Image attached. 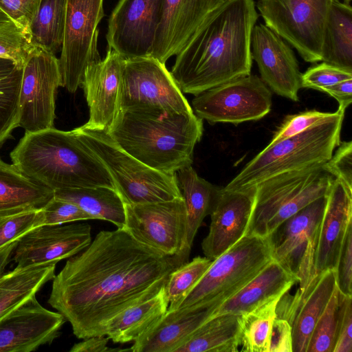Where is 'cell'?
Listing matches in <instances>:
<instances>
[{
	"mask_svg": "<svg viewBox=\"0 0 352 352\" xmlns=\"http://www.w3.org/2000/svg\"><path fill=\"white\" fill-rule=\"evenodd\" d=\"M188 257L163 255L124 228L102 230L55 275L47 302L77 338L104 336L116 317L156 295Z\"/></svg>",
	"mask_w": 352,
	"mask_h": 352,
	"instance_id": "obj_1",
	"label": "cell"
},
{
	"mask_svg": "<svg viewBox=\"0 0 352 352\" xmlns=\"http://www.w3.org/2000/svg\"><path fill=\"white\" fill-rule=\"evenodd\" d=\"M254 0H224L176 55L170 72L180 90L195 96L250 74Z\"/></svg>",
	"mask_w": 352,
	"mask_h": 352,
	"instance_id": "obj_2",
	"label": "cell"
},
{
	"mask_svg": "<svg viewBox=\"0 0 352 352\" xmlns=\"http://www.w3.org/2000/svg\"><path fill=\"white\" fill-rule=\"evenodd\" d=\"M203 120L194 111L157 107L120 109L107 132L126 153L160 172L175 173L192 165Z\"/></svg>",
	"mask_w": 352,
	"mask_h": 352,
	"instance_id": "obj_3",
	"label": "cell"
},
{
	"mask_svg": "<svg viewBox=\"0 0 352 352\" xmlns=\"http://www.w3.org/2000/svg\"><path fill=\"white\" fill-rule=\"evenodd\" d=\"M10 156L23 174L54 191L99 186L116 189L105 165L73 130L25 133Z\"/></svg>",
	"mask_w": 352,
	"mask_h": 352,
	"instance_id": "obj_4",
	"label": "cell"
},
{
	"mask_svg": "<svg viewBox=\"0 0 352 352\" xmlns=\"http://www.w3.org/2000/svg\"><path fill=\"white\" fill-rule=\"evenodd\" d=\"M344 115L338 109L333 118L267 145L223 188H248L282 173L325 164L341 142Z\"/></svg>",
	"mask_w": 352,
	"mask_h": 352,
	"instance_id": "obj_5",
	"label": "cell"
},
{
	"mask_svg": "<svg viewBox=\"0 0 352 352\" xmlns=\"http://www.w3.org/2000/svg\"><path fill=\"white\" fill-rule=\"evenodd\" d=\"M272 259L270 236L244 235L212 260L176 310L216 308L240 291Z\"/></svg>",
	"mask_w": 352,
	"mask_h": 352,
	"instance_id": "obj_6",
	"label": "cell"
},
{
	"mask_svg": "<svg viewBox=\"0 0 352 352\" xmlns=\"http://www.w3.org/2000/svg\"><path fill=\"white\" fill-rule=\"evenodd\" d=\"M334 179L320 164L282 173L261 182L256 186L245 235L270 236L289 217L326 195Z\"/></svg>",
	"mask_w": 352,
	"mask_h": 352,
	"instance_id": "obj_7",
	"label": "cell"
},
{
	"mask_svg": "<svg viewBox=\"0 0 352 352\" xmlns=\"http://www.w3.org/2000/svg\"><path fill=\"white\" fill-rule=\"evenodd\" d=\"M73 131L105 165L124 203L142 204L182 197L175 173L160 172L132 157L106 130L82 125Z\"/></svg>",
	"mask_w": 352,
	"mask_h": 352,
	"instance_id": "obj_8",
	"label": "cell"
},
{
	"mask_svg": "<svg viewBox=\"0 0 352 352\" xmlns=\"http://www.w3.org/2000/svg\"><path fill=\"white\" fill-rule=\"evenodd\" d=\"M336 0H258L265 25L292 45L303 60L322 59L326 21Z\"/></svg>",
	"mask_w": 352,
	"mask_h": 352,
	"instance_id": "obj_9",
	"label": "cell"
},
{
	"mask_svg": "<svg viewBox=\"0 0 352 352\" xmlns=\"http://www.w3.org/2000/svg\"><path fill=\"white\" fill-rule=\"evenodd\" d=\"M104 0H67L59 59L62 87L74 93L87 68L102 58L98 47V25L104 16Z\"/></svg>",
	"mask_w": 352,
	"mask_h": 352,
	"instance_id": "obj_10",
	"label": "cell"
},
{
	"mask_svg": "<svg viewBox=\"0 0 352 352\" xmlns=\"http://www.w3.org/2000/svg\"><path fill=\"white\" fill-rule=\"evenodd\" d=\"M272 93L256 75L242 76L208 89L192 100L195 114L211 124L258 120L270 113Z\"/></svg>",
	"mask_w": 352,
	"mask_h": 352,
	"instance_id": "obj_11",
	"label": "cell"
},
{
	"mask_svg": "<svg viewBox=\"0 0 352 352\" xmlns=\"http://www.w3.org/2000/svg\"><path fill=\"white\" fill-rule=\"evenodd\" d=\"M122 228L133 238L165 256L190 255L186 247L187 214L184 201L142 204L124 203Z\"/></svg>",
	"mask_w": 352,
	"mask_h": 352,
	"instance_id": "obj_12",
	"label": "cell"
},
{
	"mask_svg": "<svg viewBox=\"0 0 352 352\" xmlns=\"http://www.w3.org/2000/svg\"><path fill=\"white\" fill-rule=\"evenodd\" d=\"M148 107L178 113L193 111L165 63L151 56L125 58L120 108Z\"/></svg>",
	"mask_w": 352,
	"mask_h": 352,
	"instance_id": "obj_13",
	"label": "cell"
},
{
	"mask_svg": "<svg viewBox=\"0 0 352 352\" xmlns=\"http://www.w3.org/2000/svg\"><path fill=\"white\" fill-rule=\"evenodd\" d=\"M60 86L62 75L59 59L56 54L36 45L23 67L19 126L25 133L54 127L55 95Z\"/></svg>",
	"mask_w": 352,
	"mask_h": 352,
	"instance_id": "obj_14",
	"label": "cell"
},
{
	"mask_svg": "<svg viewBox=\"0 0 352 352\" xmlns=\"http://www.w3.org/2000/svg\"><path fill=\"white\" fill-rule=\"evenodd\" d=\"M327 195L284 221L270 235L272 258L300 278L305 286L314 276V259Z\"/></svg>",
	"mask_w": 352,
	"mask_h": 352,
	"instance_id": "obj_15",
	"label": "cell"
},
{
	"mask_svg": "<svg viewBox=\"0 0 352 352\" xmlns=\"http://www.w3.org/2000/svg\"><path fill=\"white\" fill-rule=\"evenodd\" d=\"M164 0H119L109 20L108 49L125 58L151 56Z\"/></svg>",
	"mask_w": 352,
	"mask_h": 352,
	"instance_id": "obj_16",
	"label": "cell"
},
{
	"mask_svg": "<svg viewBox=\"0 0 352 352\" xmlns=\"http://www.w3.org/2000/svg\"><path fill=\"white\" fill-rule=\"evenodd\" d=\"M91 231L86 223L37 226L17 239L12 258L19 268L56 264L86 248Z\"/></svg>",
	"mask_w": 352,
	"mask_h": 352,
	"instance_id": "obj_17",
	"label": "cell"
},
{
	"mask_svg": "<svg viewBox=\"0 0 352 352\" xmlns=\"http://www.w3.org/2000/svg\"><path fill=\"white\" fill-rule=\"evenodd\" d=\"M65 321L33 296L0 319V352H31L50 344Z\"/></svg>",
	"mask_w": 352,
	"mask_h": 352,
	"instance_id": "obj_18",
	"label": "cell"
},
{
	"mask_svg": "<svg viewBox=\"0 0 352 352\" xmlns=\"http://www.w3.org/2000/svg\"><path fill=\"white\" fill-rule=\"evenodd\" d=\"M252 58L261 80L276 94L299 100L301 75L295 54L280 36L265 25H255L251 36Z\"/></svg>",
	"mask_w": 352,
	"mask_h": 352,
	"instance_id": "obj_19",
	"label": "cell"
},
{
	"mask_svg": "<svg viewBox=\"0 0 352 352\" xmlns=\"http://www.w3.org/2000/svg\"><path fill=\"white\" fill-rule=\"evenodd\" d=\"M224 0H164L151 56L163 63L188 43Z\"/></svg>",
	"mask_w": 352,
	"mask_h": 352,
	"instance_id": "obj_20",
	"label": "cell"
},
{
	"mask_svg": "<svg viewBox=\"0 0 352 352\" xmlns=\"http://www.w3.org/2000/svg\"><path fill=\"white\" fill-rule=\"evenodd\" d=\"M125 58L108 49L104 58L89 66L81 87L89 107V117L84 126L107 130L118 115Z\"/></svg>",
	"mask_w": 352,
	"mask_h": 352,
	"instance_id": "obj_21",
	"label": "cell"
},
{
	"mask_svg": "<svg viewBox=\"0 0 352 352\" xmlns=\"http://www.w3.org/2000/svg\"><path fill=\"white\" fill-rule=\"evenodd\" d=\"M336 287V271L329 270L292 298L284 294L279 300L276 316L287 320L292 327L293 352H306L313 329Z\"/></svg>",
	"mask_w": 352,
	"mask_h": 352,
	"instance_id": "obj_22",
	"label": "cell"
},
{
	"mask_svg": "<svg viewBox=\"0 0 352 352\" xmlns=\"http://www.w3.org/2000/svg\"><path fill=\"white\" fill-rule=\"evenodd\" d=\"M256 186L227 190L210 213L209 232L201 243L206 257L214 260L239 241L246 232L252 212Z\"/></svg>",
	"mask_w": 352,
	"mask_h": 352,
	"instance_id": "obj_23",
	"label": "cell"
},
{
	"mask_svg": "<svg viewBox=\"0 0 352 352\" xmlns=\"http://www.w3.org/2000/svg\"><path fill=\"white\" fill-rule=\"evenodd\" d=\"M352 222V190L335 179L327 193L314 252L315 276L335 270L344 237Z\"/></svg>",
	"mask_w": 352,
	"mask_h": 352,
	"instance_id": "obj_24",
	"label": "cell"
},
{
	"mask_svg": "<svg viewBox=\"0 0 352 352\" xmlns=\"http://www.w3.org/2000/svg\"><path fill=\"white\" fill-rule=\"evenodd\" d=\"M300 278L272 259L252 280L217 306L210 318L225 314L243 315L277 298H281Z\"/></svg>",
	"mask_w": 352,
	"mask_h": 352,
	"instance_id": "obj_25",
	"label": "cell"
},
{
	"mask_svg": "<svg viewBox=\"0 0 352 352\" xmlns=\"http://www.w3.org/2000/svg\"><path fill=\"white\" fill-rule=\"evenodd\" d=\"M215 308L197 311H167L134 341L133 352H176L192 333L212 316Z\"/></svg>",
	"mask_w": 352,
	"mask_h": 352,
	"instance_id": "obj_26",
	"label": "cell"
},
{
	"mask_svg": "<svg viewBox=\"0 0 352 352\" xmlns=\"http://www.w3.org/2000/svg\"><path fill=\"white\" fill-rule=\"evenodd\" d=\"M54 191L23 174L0 157V219L42 208Z\"/></svg>",
	"mask_w": 352,
	"mask_h": 352,
	"instance_id": "obj_27",
	"label": "cell"
},
{
	"mask_svg": "<svg viewBox=\"0 0 352 352\" xmlns=\"http://www.w3.org/2000/svg\"><path fill=\"white\" fill-rule=\"evenodd\" d=\"M177 185L184 201L187 214L186 247L190 250L204 218L210 215L222 192V187L200 177L191 165L175 173Z\"/></svg>",
	"mask_w": 352,
	"mask_h": 352,
	"instance_id": "obj_28",
	"label": "cell"
},
{
	"mask_svg": "<svg viewBox=\"0 0 352 352\" xmlns=\"http://www.w3.org/2000/svg\"><path fill=\"white\" fill-rule=\"evenodd\" d=\"M168 305L164 287L154 296L116 317L108 325L105 336L114 343L134 342L166 313Z\"/></svg>",
	"mask_w": 352,
	"mask_h": 352,
	"instance_id": "obj_29",
	"label": "cell"
},
{
	"mask_svg": "<svg viewBox=\"0 0 352 352\" xmlns=\"http://www.w3.org/2000/svg\"><path fill=\"white\" fill-rule=\"evenodd\" d=\"M321 61L352 72V8L334 1L326 21Z\"/></svg>",
	"mask_w": 352,
	"mask_h": 352,
	"instance_id": "obj_30",
	"label": "cell"
},
{
	"mask_svg": "<svg viewBox=\"0 0 352 352\" xmlns=\"http://www.w3.org/2000/svg\"><path fill=\"white\" fill-rule=\"evenodd\" d=\"M56 263L16 267L0 276V319L35 296L55 276Z\"/></svg>",
	"mask_w": 352,
	"mask_h": 352,
	"instance_id": "obj_31",
	"label": "cell"
},
{
	"mask_svg": "<svg viewBox=\"0 0 352 352\" xmlns=\"http://www.w3.org/2000/svg\"><path fill=\"white\" fill-rule=\"evenodd\" d=\"M241 316L225 314L210 318L176 352H236L240 346Z\"/></svg>",
	"mask_w": 352,
	"mask_h": 352,
	"instance_id": "obj_32",
	"label": "cell"
},
{
	"mask_svg": "<svg viewBox=\"0 0 352 352\" xmlns=\"http://www.w3.org/2000/svg\"><path fill=\"white\" fill-rule=\"evenodd\" d=\"M54 197L72 202L95 219L104 220L122 228L125 221L124 203L116 188L92 186L54 191Z\"/></svg>",
	"mask_w": 352,
	"mask_h": 352,
	"instance_id": "obj_33",
	"label": "cell"
},
{
	"mask_svg": "<svg viewBox=\"0 0 352 352\" xmlns=\"http://www.w3.org/2000/svg\"><path fill=\"white\" fill-rule=\"evenodd\" d=\"M22 76L23 68L10 59L0 57V147L19 127Z\"/></svg>",
	"mask_w": 352,
	"mask_h": 352,
	"instance_id": "obj_34",
	"label": "cell"
},
{
	"mask_svg": "<svg viewBox=\"0 0 352 352\" xmlns=\"http://www.w3.org/2000/svg\"><path fill=\"white\" fill-rule=\"evenodd\" d=\"M67 0H41L31 24L34 44L56 54L61 50Z\"/></svg>",
	"mask_w": 352,
	"mask_h": 352,
	"instance_id": "obj_35",
	"label": "cell"
},
{
	"mask_svg": "<svg viewBox=\"0 0 352 352\" xmlns=\"http://www.w3.org/2000/svg\"><path fill=\"white\" fill-rule=\"evenodd\" d=\"M280 299H273L241 316L239 344L241 351L269 352L271 331Z\"/></svg>",
	"mask_w": 352,
	"mask_h": 352,
	"instance_id": "obj_36",
	"label": "cell"
},
{
	"mask_svg": "<svg viewBox=\"0 0 352 352\" xmlns=\"http://www.w3.org/2000/svg\"><path fill=\"white\" fill-rule=\"evenodd\" d=\"M212 261L206 256H197L170 273L164 286L169 302L168 311L177 309L181 302L204 276Z\"/></svg>",
	"mask_w": 352,
	"mask_h": 352,
	"instance_id": "obj_37",
	"label": "cell"
},
{
	"mask_svg": "<svg viewBox=\"0 0 352 352\" xmlns=\"http://www.w3.org/2000/svg\"><path fill=\"white\" fill-rule=\"evenodd\" d=\"M35 47L29 30L12 21H0V57L23 68Z\"/></svg>",
	"mask_w": 352,
	"mask_h": 352,
	"instance_id": "obj_38",
	"label": "cell"
},
{
	"mask_svg": "<svg viewBox=\"0 0 352 352\" xmlns=\"http://www.w3.org/2000/svg\"><path fill=\"white\" fill-rule=\"evenodd\" d=\"M339 303L336 286L311 334L306 352H333L336 343Z\"/></svg>",
	"mask_w": 352,
	"mask_h": 352,
	"instance_id": "obj_39",
	"label": "cell"
},
{
	"mask_svg": "<svg viewBox=\"0 0 352 352\" xmlns=\"http://www.w3.org/2000/svg\"><path fill=\"white\" fill-rule=\"evenodd\" d=\"M336 113V111L329 113L313 109L287 116L277 129L267 145H272L283 139L302 133L333 118Z\"/></svg>",
	"mask_w": 352,
	"mask_h": 352,
	"instance_id": "obj_40",
	"label": "cell"
},
{
	"mask_svg": "<svg viewBox=\"0 0 352 352\" xmlns=\"http://www.w3.org/2000/svg\"><path fill=\"white\" fill-rule=\"evenodd\" d=\"M41 209L27 210L0 219V248L41 226Z\"/></svg>",
	"mask_w": 352,
	"mask_h": 352,
	"instance_id": "obj_41",
	"label": "cell"
},
{
	"mask_svg": "<svg viewBox=\"0 0 352 352\" xmlns=\"http://www.w3.org/2000/svg\"><path fill=\"white\" fill-rule=\"evenodd\" d=\"M41 226L58 225L70 222L95 219L77 205L54 196L41 208Z\"/></svg>",
	"mask_w": 352,
	"mask_h": 352,
	"instance_id": "obj_42",
	"label": "cell"
},
{
	"mask_svg": "<svg viewBox=\"0 0 352 352\" xmlns=\"http://www.w3.org/2000/svg\"><path fill=\"white\" fill-rule=\"evenodd\" d=\"M349 79H352V72L322 62L302 74L301 87L320 91L324 87Z\"/></svg>",
	"mask_w": 352,
	"mask_h": 352,
	"instance_id": "obj_43",
	"label": "cell"
},
{
	"mask_svg": "<svg viewBox=\"0 0 352 352\" xmlns=\"http://www.w3.org/2000/svg\"><path fill=\"white\" fill-rule=\"evenodd\" d=\"M335 271L339 292L352 296V222L345 233Z\"/></svg>",
	"mask_w": 352,
	"mask_h": 352,
	"instance_id": "obj_44",
	"label": "cell"
},
{
	"mask_svg": "<svg viewBox=\"0 0 352 352\" xmlns=\"http://www.w3.org/2000/svg\"><path fill=\"white\" fill-rule=\"evenodd\" d=\"M333 352H352V296L340 292L336 338Z\"/></svg>",
	"mask_w": 352,
	"mask_h": 352,
	"instance_id": "obj_45",
	"label": "cell"
},
{
	"mask_svg": "<svg viewBox=\"0 0 352 352\" xmlns=\"http://www.w3.org/2000/svg\"><path fill=\"white\" fill-rule=\"evenodd\" d=\"M323 167L335 179L352 190V142H341L335 154L333 153Z\"/></svg>",
	"mask_w": 352,
	"mask_h": 352,
	"instance_id": "obj_46",
	"label": "cell"
},
{
	"mask_svg": "<svg viewBox=\"0 0 352 352\" xmlns=\"http://www.w3.org/2000/svg\"><path fill=\"white\" fill-rule=\"evenodd\" d=\"M41 2V0H0V10L12 21L30 31Z\"/></svg>",
	"mask_w": 352,
	"mask_h": 352,
	"instance_id": "obj_47",
	"label": "cell"
},
{
	"mask_svg": "<svg viewBox=\"0 0 352 352\" xmlns=\"http://www.w3.org/2000/svg\"><path fill=\"white\" fill-rule=\"evenodd\" d=\"M269 352H293L292 327L285 319L276 316L271 331Z\"/></svg>",
	"mask_w": 352,
	"mask_h": 352,
	"instance_id": "obj_48",
	"label": "cell"
},
{
	"mask_svg": "<svg viewBox=\"0 0 352 352\" xmlns=\"http://www.w3.org/2000/svg\"><path fill=\"white\" fill-rule=\"evenodd\" d=\"M320 91L324 92L334 98L339 104L338 109L345 111V109L352 102V79L343 80L324 87Z\"/></svg>",
	"mask_w": 352,
	"mask_h": 352,
	"instance_id": "obj_49",
	"label": "cell"
},
{
	"mask_svg": "<svg viewBox=\"0 0 352 352\" xmlns=\"http://www.w3.org/2000/svg\"><path fill=\"white\" fill-rule=\"evenodd\" d=\"M74 344L70 352H109L129 351L121 349H111L107 346L109 338L104 336H93Z\"/></svg>",
	"mask_w": 352,
	"mask_h": 352,
	"instance_id": "obj_50",
	"label": "cell"
},
{
	"mask_svg": "<svg viewBox=\"0 0 352 352\" xmlns=\"http://www.w3.org/2000/svg\"><path fill=\"white\" fill-rule=\"evenodd\" d=\"M17 240L14 241L0 248V276L12 258L13 251L16 245Z\"/></svg>",
	"mask_w": 352,
	"mask_h": 352,
	"instance_id": "obj_51",
	"label": "cell"
},
{
	"mask_svg": "<svg viewBox=\"0 0 352 352\" xmlns=\"http://www.w3.org/2000/svg\"><path fill=\"white\" fill-rule=\"evenodd\" d=\"M12 21L4 12L0 10V21Z\"/></svg>",
	"mask_w": 352,
	"mask_h": 352,
	"instance_id": "obj_52",
	"label": "cell"
},
{
	"mask_svg": "<svg viewBox=\"0 0 352 352\" xmlns=\"http://www.w3.org/2000/svg\"><path fill=\"white\" fill-rule=\"evenodd\" d=\"M344 3H347V4H350L351 3V0H342Z\"/></svg>",
	"mask_w": 352,
	"mask_h": 352,
	"instance_id": "obj_53",
	"label": "cell"
}]
</instances>
